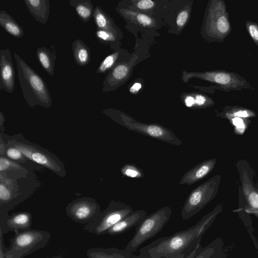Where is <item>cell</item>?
Masks as SVG:
<instances>
[{
	"instance_id": "obj_39",
	"label": "cell",
	"mask_w": 258,
	"mask_h": 258,
	"mask_svg": "<svg viewBox=\"0 0 258 258\" xmlns=\"http://www.w3.org/2000/svg\"><path fill=\"white\" fill-rule=\"evenodd\" d=\"M6 247L4 244V235L0 234V258H6L5 255Z\"/></svg>"
},
{
	"instance_id": "obj_22",
	"label": "cell",
	"mask_w": 258,
	"mask_h": 258,
	"mask_svg": "<svg viewBox=\"0 0 258 258\" xmlns=\"http://www.w3.org/2000/svg\"><path fill=\"white\" fill-rule=\"evenodd\" d=\"M0 26L8 33L16 38H21L24 35V32L20 25L4 10L0 11Z\"/></svg>"
},
{
	"instance_id": "obj_38",
	"label": "cell",
	"mask_w": 258,
	"mask_h": 258,
	"mask_svg": "<svg viewBox=\"0 0 258 258\" xmlns=\"http://www.w3.org/2000/svg\"><path fill=\"white\" fill-rule=\"evenodd\" d=\"M200 244L198 245L194 249H192L190 252L186 254H182L179 255L169 258H192L197 251L198 250V248L200 246ZM139 258V257H138Z\"/></svg>"
},
{
	"instance_id": "obj_23",
	"label": "cell",
	"mask_w": 258,
	"mask_h": 258,
	"mask_svg": "<svg viewBox=\"0 0 258 258\" xmlns=\"http://www.w3.org/2000/svg\"><path fill=\"white\" fill-rule=\"evenodd\" d=\"M93 18L97 29L118 33L112 19L99 6L94 8Z\"/></svg>"
},
{
	"instance_id": "obj_19",
	"label": "cell",
	"mask_w": 258,
	"mask_h": 258,
	"mask_svg": "<svg viewBox=\"0 0 258 258\" xmlns=\"http://www.w3.org/2000/svg\"><path fill=\"white\" fill-rule=\"evenodd\" d=\"M86 255L88 258H138L133 253L115 247H93L87 250Z\"/></svg>"
},
{
	"instance_id": "obj_28",
	"label": "cell",
	"mask_w": 258,
	"mask_h": 258,
	"mask_svg": "<svg viewBox=\"0 0 258 258\" xmlns=\"http://www.w3.org/2000/svg\"><path fill=\"white\" fill-rule=\"evenodd\" d=\"M119 55L118 51H115L107 56L100 63L98 67L97 74H105L111 70L117 64V60Z\"/></svg>"
},
{
	"instance_id": "obj_40",
	"label": "cell",
	"mask_w": 258,
	"mask_h": 258,
	"mask_svg": "<svg viewBox=\"0 0 258 258\" xmlns=\"http://www.w3.org/2000/svg\"><path fill=\"white\" fill-rule=\"evenodd\" d=\"M142 85L140 83H135L130 89V91L133 94H136L141 89Z\"/></svg>"
},
{
	"instance_id": "obj_26",
	"label": "cell",
	"mask_w": 258,
	"mask_h": 258,
	"mask_svg": "<svg viewBox=\"0 0 258 258\" xmlns=\"http://www.w3.org/2000/svg\"><path fill=\"white\" fill-rule=\"evenodd\" d=\"M118 13L124 18L134 21L144 27H152L155 25V21L149 16L125 9H117Z\"/></svg>"
},
{
	"instance_id": "obj_8",
	"label": "cell",
	"mask_w": 258,
	"mask_h": 258,
	"mask_svg": "<svg viewBox=\"0 0 258 258\" xmlns=\"http://www.w3.org/2000/svg\"><path fill=\"white\" fill-rule=\"evenodd\" d=\"M133 211V208L125 203L111 201L94 221L85 225L84 230L97 235L105 234L110 228Z\"/></svg>"
},
{
	"instance_id": "obj_9",
	"label": "cell",
	"mask_w": 258,
	"mask_h": 258,
	"mask_svg": "<svg viewBox=\"0 0 258 258\" xmlns=\"http://www.w3.org/2000/svg\"><path fill=\"white\" fill-rule=\"evenodd\" d=\"M196 78L220 85L226 90L253 89L243 77L237 73L225 71H212L204 72H183L182 79L187 82L189 79Z\"/></svg>"
},
{
	"instance_id": "obj_25",
	"label": "cell",
	"mask_w": 258,
	"mask_h": 258,
	"mask_svg": "<svg viewBox=\"0 0 258 258\" xmlns=\"http://www.w3.org/2000/svg\"><path fill=\"white\" fill-rule=\"evenodd\" d=\"M183 102L188 108L201 109L210 107L214 102L208 96L200 93L188 94L184 96Z\"/></svg>"
},
{
	"instance_id": "obj_7",
	"label": "cell",
	"mask_w": 258,
	"mask_h": 258,
	"mask_svg": "<svg viewBox=\"0 0 258 258\" xmlns=\"http://www.w3.org/2000/svg\"><path fill=\"white\" fill-rule=\"evenodd\" d=\"M221 175H215L194 188L188 195L181 211L183 220H187L202 210L216 196Z\"/></svg>"
},
{
	"instance_id": "obj_16",
	"label": "cell",
	"mask_w": 258,
	"mask_h": 258,
	"mask_svg": "<svg viewBox=\"0 0 258 258\" xmlns=\"http://www.w3.org/2000/svg\"><path fill=\"white\" fill-rule=\"evenodd\" d=\"M147 216V211L137 210L121 219L107 232L109 235H116L124 233L131 228L137 226Z\"/></svg>"
},
{
	"instance_id": "obj_13",
	"label": "cell",
	"mask_w": 258,
	"mask_h": 258,
	"mask_svg": "<svg viewBox=\"0 0 258 258\" xmlns=\"http://www.w3.org/2000/svg\"><path fill=\"white\" fill-rule=\"evenodd\" d=\"M217 160L215 158L205 160L193 167L182 176L179 184L191 185L202 180L214 168Z\"/></svg>"
},
{
	"instance_id": "obj_5",
	"label": "cell",
	"mask_w": 258,
	"mask_h": 258,
	"mask_svg": "<svg viewBox=\"0 0 258 258\" xmlns=\"http://www.w3.org/2000/svg\"><path fill=\"white\" fill-rule=\"evenodd\" d=\"M51 235L45 230L29 229L15 232L10 239V245L6 248V258H24L33 252L44 247Z\"/></svg>"
},
{
	"instance_id": "obj_3",
	"label": "cell",
	"mask_w": 258,
	"mask_h": 258,
	"mask_svg": "<svg viewBox=\"0 0 258 258\" xmlns=\"http://www.w3.org/2000/svg\"><path fill=\"white\" fill-rule=\"evenodd\" d=\"M103 112L114 121L131 131L177 146L182 143L172 130L158 123L141 122L123 112L112 109L105 110Z\"/></svg>"
},
{
	"instance_id": "obj_20",
	"label": "cell",
	"mask_w": 258,
	"mask_h": 258,
	"mask_svg": "<svg viewBox=\"0 0 258 258\" xmlns=\"http://www.w3.org/2000/svg\"><path fill=\"white\" fill-rule=\"evenodd\" d=\"M32 217L30 213L21 212L15 213L9 216L7 226L9 231L18 232L31 229Z\"/></svg>"
},
{
	"instance_id": "obj_35",
	"label": "cell",
	"mask_w": 258,
	"mask_h": 258,
	"mask_svg": "<svg viewBox=\"0 0 258 258\" xmlns=\"http://www.w3.org/2000/svg\"><path fill=\"white\" fill-rule=\"evenodd\" d=\"M6 155L9 158L15 160L22 159L24 155L19 149L13 146L7 149Z\"/></svg>"
},
{
	"instance_id": "obj_15",
	"label": "cell",
	"mask_w": 258,
	"mask_h": 258,
	"mask_svg": "<svg viewBox=\"0 0 258 258\" xmlns=\"http://www.w3.org/2000/svg\"><path fill=\"white\" fill-rule=\"evenodd\" d=\"M130 68L125 62L115 65L110 70L103 83L102 91L108 92L115 90L119 85L127 78Z\"/></svg>"
},
{
	"instance_id": "obj_11",
	"label": "cell",
	"mask_w": 258,
	"mask_h": 258,
	"mask_svg": "<svg viewBox=\"0 0 258 258\" xmlns=\"http://www.w3.org/2000/svg\"><path fill=\"white\" fill-rule=\"evenodd\" d=\"M66 211L68 216L74 222L85 225L94 221L101 213L97 203L88 198L73 201L68 205Z\"/></svg>"
},
{
	"instance_id": "obj_18",
	"label": "cell",
	"mask_w": 258,
	"mask_h": 258,
	"mask_svg": "<svg viewBox=\"0 0 258 258\" xmlns=\"http://www.w3.org/2000/svg\"><path fill=\"white\" fill-rule=\"evenodd\" d=\"M36 57L43 70L50 76L54 75V70L56 60V49L54 45L49 48L41 47L37 49Z\"/></svg>"
},
{
	"instance_id": "obj_2",
	"label": "cell",
	"mask_w": 258,
	"mask_h": 258,
	"mask_svg": "<svg viewBox=\"0 0 258 258\" xmlns=\"http://www.w3.org/2000/svg\"><path fill=\"white\" fill-rule=\"evenodd\" d=\"M13 56L22 94L28 106L49 108L52 98L44 80L17 53L15 52Z\"/></svg>"
},
{
	"instance_id": "obj_14",
	"label": "cell",
	"mask_w": 258,
	"mask_h": 258,
	"mask_svg": "<svg viewBox=\"0 0 258 258\" xmlns=\"http://www.w3.org/2000/svg\"><path fill=\"white\" fill-rule=\"evenodd\" d=\"M241 182L242 192L247 202L245 211L254 215L258 219V189L253 186L245 170L242 172Z\"/></svg>"
},
{
	"instance_id": "obj_27",
	"label": "cell",
	"mask_w": 258,
	"mask_h": 258,
	"mask_svg": "<svg viewBox=\"0 0 258 258\" xmlns=\"http://www.w3.org/2000/svg\"><path fill=\"white\" fill-rule=\"evenodd\" d=\"M219 116L228 119L233 117L248 118L256 116V114L252 110L243 107L227 106Z\"/></svg>"
},
{
	"instance_id": "obj_4",
	"label": "cell",
	"mask_w": 258,
	"mask_h": 258,
	"mask_svg": "<svg viewBox=\"0 0 258 258\" xmlns=\"http://www.w3.org/2000/svg\"><path fill=\"white\" fill-rule=\"evenodd\" d=\"M206 37L210 40L222 42L231 32V26L223 0L209 1L203 24Z\"/></svg>"
},
{
	"instance_id": "obj_10",
	"label": "cell",
	"mask_w": 258,
	"mask_h": 258,
	"mask_svg": "<svg viewBox=\"0 0 258 258\" xmlns=\"http://www.w3.org/2000/svg\"><path fill=\"white\" fill-rule=\"evenodd\" d=\"M9 144L17 148L27 158L55 172L57 174L64 176V169L60 161L52 158L44 150L30 144L19 142L13 139L9 141Z\"/></svg>"
},
{
	"instance_id": "obj_30",
	"label": "cell",
	"mask_w": 258,
	"mask_h": 258,
	"mask_svg": "<svg viewBox=\"0 0 258 258\" xmlns=\"http://www.w3.org/2000/svg\"><path fill=\"white\" fill-rule=\"evenodd\" d=\"M117 34L113 32L99 29L95 31L96 37L102 43H114L117 38Z\"/></svg>"
},
{
	"instance_id": "obj_33",
	"label": "cell",
	"mask_w": 258,
	"mask_h": 258,
	"mask_svg": "<svg viewBox=\"0 0 258 258\" xmlns=\"http://www.w3.org/2000/svg\"><path fill=\"white\" fill-rule=\"evenodd\" d=\"M12 198V195L8 188L2 183L0 184V199L1 207L8 203Z\"/></svg>"
},
{
	"instance_id": "obj_34",
	"label": "cell",
	"mask_w": 258,
	"mask_h": 258,
	"mask_svg": "<svg viewBox=\"0 0 258 258\" xmlns=\"http://www.w3.org/2000/svg\"><path fill=\"white\" fill-rule=\"evenodd\" d=\"M132 3L138 9L144 11L152 9L156 4L154 1L151 0L132 1Z\"/></svg>"
},
{
	"instance_id": "obj_32",
	"label": "cell",
	"mask_w": 258,
	"mask_h": 258,
	"mask_svg": "<svg viewBox=\"0 0 258 258\" xmlns=\"http://www.w3.org/2000/svg\"><path fill=\"white\" fill-rule=\"evenodd\" d=\"M189 17V10L188 8L183 9L178 13L176 23L179 30L182 29L186 25Z\"/></svg>"
},
{
	"instance_id": "obj_24",
	"label": "cell",
	"mask_w": 258,
	"mask_h": 258,
	"mask_svg": "<svg viewBox=\"0 0 258 258\" xmlns=\"http://www.w3.org/2000/svg\"><path fill=\"white\" fill-rule=\"evenodd\" d=\"M69 4L84 23L89 22L93 17L94 8L91 0H71Z\"/></svg>"
},
{
	"instance_id": "obj_6",
	"label": "cell",
	"mask_w": 258,
	"mask_h": 258,
	"mask_svg": "<svg viewBox=\"0 0 258 258\" xmlns=\"http://www.w3.org/2000/svg\"><path fill=\"white\" fill-rule=\"evenodd\" d=\"M171 213L172 209L165 206L147 216L137 226L134 235L124 250L130 253L136 251L143 243L161 231L168 223Z\"/></svg>"
},
{
	"instance_id": "obj_17",
	"label": "cell",
	"mask_w": 258,
	"mask_h": 258,
	"mask_svg": "<svg viewBox=\"0 0 258 258\" xmlns=\"http://www.w3.org/2000/svg\"><path fill=\"white\" fill-rule=\"evenodd\" d=\"M25 5L31 15L38 22L45 24L50 13L49 0H25Z\"/></svg>"
},
{
	"instance_id": "obj_41",
	"label": "cell",
	"mask_w": 258,
	"mask_h": 258,
	"mask_svg": "<svg viewBox=\"0 0 258 258\" xmlns=\"http://www.w3.org/2000/svg\"><path fill=\"white\" fill-rule=\"evenodd\" d=\"M47 258H64V257L61 255H55V256H51V257H47Z\"/></svg>"
},
{
	"instance_id": "obj_21",
	"label": "cell",
	"mask_w": 258,
	"mask_h": 258,
	"mask_svg": "<svg viewBox=\"0 0 258 258\" xmlns=\"http://www.w3.org/2000/svg\"><path fill=\"white\" fill-rule=\"evenodd\" d=\"M72 49L74 60L79 66H86L90 62V48L82 40L75 39L72 44Z\"/></svg>"
},
{
	"instance_id": "obj_29",
	"label": "cell",
	"mask_w": 258,
	"mask_h": 258,
	"mask_svg": "<svg viewBox=\"0 0 258 258\" xmlns=\"http://www.w3.org/2000/svg\"><path fill=\"white\" fill-rule=\"evenodd\" d=\"M120 171L123 176L131 178H140L144 176L143 170L133 164H125Z\"/></svg>"
},
{
	"instance_id": "obj_37",
	"label": "cell",
	"mask_w": 258,
	"mask_h": 258,
	"mask_svg": "<svg viewBox=\"0 0 258 258\" xmlns=\"http://www.w3.org/2000/svg\"><path fill=\"white\" fill-rule=\"evenodd\" d=\"M12 162L5 157H1L0 158V170L3 171L8 169L12 165Z\"/></svg>"
},
{
	"instance_id": "obj_31",
	"label": "cell",
	"mask_w": 258,
	"mask_h": 258,
	"mask_svg": "<svg viewBox=\"0 0 258 258\" xmlns=\"http://www.w3.org/2000/svg\"><path fill=\"white\" fill-rule=\"evenodd\" d=\"M245 27L253 41L258 46V24L248 20L245 22Z\"/></svg>"
},
{
	"instance_id": "obj_1",
	"label": "cell",
	"mask_w": 258,
	"mask_h": 258,
	"mask_svg": "<svg viewBox=\"0 0 258 258\" xmlns=\"http://www.w3.org/2000/svg\"><path fill=\"white\" fill-rule=\"evenodd\" d=\"M222 210V205H217L192 227L159 238L143 247L138 257L169 258L190 252L200 244L202 236Z\"/></svg>"
},
{
	"instance_id": "obj_36",
	"label": "cell",
	"mask_w": 258,
	"mask_h": 258,
	"mask_svg": "<svg viewBox=\"0 0 258 258\" xmlns=\"http://www.w3.org/2000/svg\"><path fill=\"white\" fill-rule=\"evenodd\" d=\"M245 119L247 118H242L239 117H233L230 118L229 120L230 122L235 126L236 131H238L237 134H239V132H241L242 133V131L244 132L245 129Z\"/></svg>"
},
{
	"instance_id": "obj_12",
	"label": "cell",
	"mask_w": 258,
	"mask_h": 258,
	"mask_svg": "<svg viewBox=\"0 0 258 258\" xmlns=\"http://www.w3.org/2000/svg\"><path fill=\"white\" fill-rule=\"evenodd\" d=\"M15 71L9 48L0 50V90L9 93L14 92Z\"/></svg>"
}]
</instances>
